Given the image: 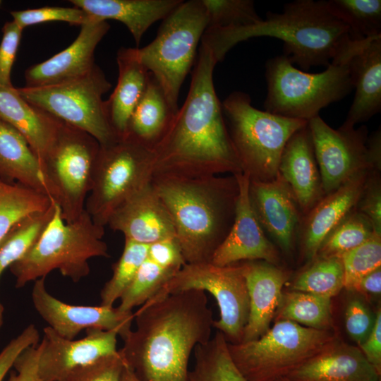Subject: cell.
Here are the masks:
<instances>
[{
	"mask_svg": "<svg viewBox=\"0 0 381 381\" xmlns=\"http://www.w3.org/2000/svg\"><path fill=\"white\" fill-rule=\"evenodd\" d=\"M361 42L349 39L326 70L317 73L296 68L283 54L267 60L265 110L308 121L322 108L345 97L353 89L349 65Z\"/></svg>",
	"mask_w": 381,
	"mask_h": 381,
	"instance_id": "5b68a950",
	"label": "cell"
},
{
	"mask_svg": "<svg viewBox=\"0 0 381 381\" xmlns=\"http://www.w3.org/2000/svg\"><path fill=\"white\" fill-rule=\"evenodd\" d=\"M277 381H289V380L286 377L282 378Z\"/></svg>",
	"mask_w": 381,
	"mask_h": 381,
	"instance_id": "11a10c76",
	"label": "cell"
},
{
	"mask_svg": "<svg viewBox=\"0 0 381 381\" xmlns=\"http://www.w3.org/2000/svg\"><path fill=\"white\" fill-rule=\"evenodd\" d=\"M208 18L207 29L246 27L260 22L251 0H202Z\"/></svg>",
	"mask_w": 381,
	"mask_h": 381,
	"instance_id": "ab89813d",
	"label": "cell"
},
{
	"mask_svg": "<svg viewBox=\"0 0 381 381\" xmlns=\"http://www.w3.org/2000/svg\"><path fill=\"white\" fill-rule=\"evenodd\" d=\"M358 346L335 340L289 373V381H380Z\"/></svg>",
	"mask_w": 381,
	"mask_h": 381,
	"instance_id": "7402d4cb",
	"label": "cell"
},
{
	"mask_svg": "<svg viewBox=\"0 0 381 381\" xmlns=\"http://www.w3.org/2000/svg\"><path fill=\"white\" fill-rule=\"evenodd\" d=\"M366 147L370 164L373 171H378L381 167V133L377 130L368 137Z\"/></svg>",
	"mask_w": 381,
	"mask_h": 381,
	"instance_id": "f5cc1de1",
	"label": "cell"
},
{
	"mask_svg": "<svg viewBox=\"0 0 381 381\" xmlns=\"http://www.w3.org/2000/svg\"><path fill=\"white\" fill-rule=\"evenodd\" d=\"M0 178L46 194L49 192L40 161L25 137L0 119Z\"/></svg>",
	"mask_w": 381,
	"mask_h": 381,
	"instance_id": "f1b7e54d",
	"label": "cell"
},
{
	"mask_svg": "<svg viewBox=\"0 0 381 381\" xmlns=\"http://www.w3.org/2000/svg\"><path fill=\"white\" fill-rule=\"evenodd\" d=\"M217 63L201 43L187 97L153 147V177L242 172L214 86Z\"/></svg>",
	"mask_w": 381,
	"mask_h": 381,
	"instance_id": "6da1fadb",
	"label": "cell"
},
{
	"mask_svg": "<svg viewBox=\"0 0 381 381\" xmlns=\"http://www.w3.org/2000/svg\"><path fill=\"white\" fill-rule=\"evenodd\" d=\"M370 171H362L326 195L310 210L303 225L302 241L308 259H313L327 236L353 212Z\"/></svg>",
	"mask_w": 381,
	"mask_h": 381,
	"instance_id": "603a6c76",
	"label": "cell"
},
{
	"mask_svg": "<svg viewBox=\"0 0 381 381\" xmlns=\"http://www.w3.org/2000/svg\"><path fill=\"white\" fill-rule=\"evenodd\" d=\"M308 125L323 193L329 194L362 171H373L368 155L365 126L334 129L319 115Z\"/></svg>",
	"mask_w": 381,
	"mask_h": 381,
	"instance_id": "5bb4252c",
	"label": "cell"
},
{
	"mask_svg": "<svg viewBox=\"0 0 381 381\" xmlns=\"http://www.w3.org/2000/svg\"><path fill=\"white\" fill-rule=\"evenodd\" d=\"M207 25L202 0L182 1L162 20L156 37L145 47L135 48L138 59L160 85L175 111L179 109L181 85L194 64Z\"/></svg>",
	"mask_w": 381,
	"mask_h": 381,
	"instance_id": "ba28073f",
	"label": "cell"
},
{
	"mask_svg": "<svg viewBox=\"0 0 381 381\" xmlns=\"http://www.w3.org/2000/svg\"><path fill=\"white\" fill-rule=\"evenodd\" d=\"M344 318L348 334L358 346L361 345L370 333L375 315L363 300L353 298L346 306Z\"/></svg>",
	"mask_w": 381,
	"mask_h": 381,
	"instance_id": "ee69618b",
	"label": "cell"
},
{
	"mask_svg": "<svg viewBox=\"0 0 381 381\" xmlns=\"http://www.w3.org/2000/svg\"><path fill=\"white\" fill-rule=\"evenodd\" d=\"M107 226L121 232L125 239L145 245L176 238L171 216L151 182L123 202Z\"/></svg>",
	"mask_w": 381,
	"mask_h": 381,
	"instance_id": "d6986e66",
	"label": "cell"
},
{
	"mask_svg": "<svg viewBox=\"0 0 381 381\" xmlns=\"http://www.w3.org/2000/svg\"><path fill=\"white\" fill-rule=\"evenodd\" d=\"M0 119L25 137L41 167L61 121L28 102L16 87L2 85H0Z\"/></svg>",
	"mask_w": 381,
	"mask_h": 381,
	"instance_id": "4316f807",
	"label": "cell"
},
{
	"mask_svg": "<svg viewBox=\"0 0 381 381\" xmlns=\"http://www.w3.org/2000/svg\"><path fill=\"white\" fill-rule=\"evenodd\" d=\"M147 258L164 268L176 271L180 270L186 264L176 238L150 244Z\"/></svg>",
	"mask_w": 381,
	"mask_h": 381,
	"instance_id": "c3c4849f",
	"label": "cell"
},
{
	"mask_svg": "<svg viewBox=\"0 0 381 381\" xmlns=\"http://www.w3.org/2000/svg\"><path fill=\"white\" fill-rule=\"evenodd\" d=\"M367 360L381 373V310L375 315L374 326L366 339L358 346Z\"/></svg>",
	"mask_w": 381,
	"mask_h": 381,
	"instance_id": "681fc988",
	"label": "cell"
},
{
	"mask_svg": "<svg viewBox=\"0 0 381 381\" xmlns=\"http://www.w3.org/2000/svg\"><path fill=\"white\" fill-rule=\"evenodd\" d=\"M2 1L0 0V5L1 4Z\"/></svg>",
	"mask_w": 381,
	"mask_h": 381,
	"instance_id": "9f6ffc18",
	"label": "cell"
},
{
	"mask_svg": "<svg viewBox=\"0 0 381 381\" xmlns=\"http://www.w3.org/2000/svg\"><path fill=\"white\" fill-rule=\"evenodd\" d=\"M332 13L349 29L353 41L381 36L380 0H329Z\"/></svg>",
	"mask_w": 381,
	"mask_h": 381,
	"instance_id": "e575fe53",
	"label": "cell"
},
{
	"mask_svg": "<svg viewBox=\"0 0 381 381\" xmlns=\"http://www.w3.org/2000/svg\"><path fill=\"white\" fill-rule=\"evenodd\" d=\"M257 37L282 40L283 55L303 71L327 67L350 39L347 26L332 13L327 1L296 0L286 4L282 13L267 12L265 19L252 25L207 29L200 43L218 63L235 45Z\"/></svg>",
	"mask_w": 381,
	"mask_h": 381,
	"instance_id": "3957f363",
	"label": "cell"
},
{
	"mask_svg": "<svg viewBox=\"0 0 381 381\" xmlns=\"http://www.w3.org/2000/svg\"><path fill=\"white\" fill-rule=\"evenodd\" d=\"M148 246L125 239L123 250L114 266L113 274L101 290V305L113 306L121 298L146 259Z\"/></svg>",
	"mask_w": 381,
	"mask_h": 381,
	"instance_id": "8d00e7d4",
	"label": "cell"
},
{
	"mask_svg": "<svg viewBox=\"0 0 381 381\" xmlns=\"http://www.w3.org/2000/svg\"><path fill=\"white\" fill-rule=\"evenodd\" d=\"M344 274L340 257H320L310 267L300 273L291 290L332 298L344 288Z\"/></svg>",
	"mask_w": 381,
	"mask_h": 381,
	"instance_id": "d590c367",
	"label": "cell"
},
{
	"mask_svg": "<svg viewBox=\"0 0 381 381\" xmlns=\"http://www.w3.org/2000/svg\"><path fill=\"white\" fill-rule=\"evenodd\" d=\"M279 174L303 211H310L322 199L323 191L308 125L287 141L280 159Z\"/></svg>",
	"mask_w": 381,
	"mask_h": 381,
	"instance_id": "d4e9b609",
	"label": "cell"
},
{
	"mask_svg": "<svg viewBox=\"0 0 381 381\" xmlns=\"http://www.w3.org/2000/svg\"><path fill=\"white\" fill-rule=\"evenodd\" d=\"M349 68L356 92L344 128H353L381 110V36L361 41Z\"/></svg>",
	"mask_w": 381,
	"mask_h": 381,
	"instance_id": "cb8c5ba5",
	"label": "cell"
},
{
	"mask_svg": "<svg viewBox=\"0 0 381 381\" xmlns=\"http://www.w3.org/2000/svg\"><path fill=\"white\" fill-rule=\"evenodd\" d=\"M177 272L164 268L146 258L119 298L118 309L131 312L133 308L143 306Z\"/></svg>",
	"mask_w": 381,
	"mask_h": 381,
	"instance_id": "f35d334b",
	"label": "cell"
},
{
	"mask_svg": "<svg viewBox=\"0 0 381 381\" xmlns=\"http://www.w3.org/2000/svg\"><path fill=\"white\" fill-rule=\"evenodd\" d=\"M353 291L365 294L380 295L381 293V267L361 278Z\"/></svg>",
	"mask_w": 381,
	"mask_h": 381,
	"instance_id": "816d5d0a",
	"label": "cell"
},
{
	"mask_svg": "<svg viewBox=\"0 0 381 381\" xmlns=\"http://www.w3.org/2000/svg\"><path fill=\"white\" fill-rule=\"evenodd\" d=\"M119 77L105 107L109 123L119 136L126 134L131 116L142 97L150 73L139 61L135 48L121 47L116 55Z\"/></svg>",
	"mask_w": 381,
	"mask_h": 381,
	"instance_id": "83f0119b",
	"label": "cell"
},
{
	"mask_svg": "<svg viewBox=\"0 0 381 381\" xmlns=\"http://www.w3.org/2000/svg\"><path fill=\"white\" fill-rule=\"evenodd\" d=\"M105 20L92 18L80 26L76 39L67 48L25 71V87L57 85L79 78L95 66V51L109 30Z\"/></svg>",
	"mask_w": 381,
	"mask_h": 381,
	"instance_id": "ac0fdd59",
	"label": "cell"
},
{
	"mask_svg": "<svg viewBox=\"0 0 381 381\" xmlns=\"http://www.w3.org/2000/svg\"><path fill=\"white\" fill-rule=\"evenodd\" d=\"M374 233L370 220L364 214L360 212L351 213L327 236L317 255L322 258L341 257L365 242Z\"/></svg>",
	"mask_w": 381,
	"mask_h": 381,
	"instance_id": "74e56055",
	"label": "cell"
},
{
	"mask_svg": "<svg viewBox=\"0 0 381 381\" xmlns=\"http://www.w3.org/2000/svg\"><path fill=\"white\" fill-rule=\"evenodd\" d=\"M56 202L45 211L30 214L16 223L0 241V277L3 272L20 260L38 239L54 216ZM4 308L0 303V327Z\"/></svg>",
	"mask_w": 381,
	"mask_h": 381,
	"instance_id": "836d02e7",
	"label": "cell"
},
{
	"mask_svg": "<svg viewBox=\"0 0 381 381\" xmlns=\"http://www.w3.org/2000/svg\"><path fill=\"white\" fill-rule=\"evenodd\" d=\"M239 265L249 297L248 318L241 341L244 342L258 339L270 327L289 274L262 260L245 261Z\"/></svg>",
	"mask_w": 381,
	"mask_h": 381,
	"instance_id": "44dd1931",
	"label": "cell"
},
{
	"mask_svg": "<svg viewBox=\"0 0 381 381\" xmlns=\"http://www.w3.org/2000/svg\"><path fill=\"white\" fill-rule=\"evenodd\" d=\"M23 30L13 20L7 21L2 28V38L0 43V85L13 87L11 80V72Z\"/></svg>",
	"mask_w": 381,
	"mask_h": 381,
	"instance_id": "f6af8a7d",
	"label": "cell"
},
{
	"mask_svg": "<svg viewBox=\"0 0 381 381\" xmlns=\"http://www.w3.org/2000/svg\"><path fill=\"white\" fill-rule=\"evenodd\" d=\"M340 258L344 267V287L353 291L361 278L381 267V234L375 232L365 242Z\"/></svg>",
	"mask_w": 381,
	"mask_h": 381,
	"instance_id": "60d3db41",
	"label": "cell"
},
{
	"mask_svg": "<svg viewBox=\"0 0 381 381\" xmlns=\"http://www.w3.org/2000/svg\"><path fill=\"white\" fill-rule=\"evenodd\" d=\"M40 334L33 325L28 326L0 352V381L13 367L16 358L28 348L37 345Z\"/></svg>",
	"mask_w": 381,
	"mask_h": 381,
	"instance_id": "bcb514c9",
	"label": "cell"
},
{
	"mask_svg": "<svg viewBox=\"0 0 381 381\" xmlns=\"http://www.w3.org/2000/svg\"><path fill=\"white\" fill-rule=\"evenodd\" d=\"M234 175L238 190L234 221L210 262L226 266L242 261L262 260L276 265L279 261L278 251L265 236L250 202L249 176L242 172Z\"/></svg>",
	"mask_w": 381,
	"mask_h": 381,
	"instance_id": "e0dca14e",
	"label": "cell"
},
{
	"mask_svg": "<svg viewBox=\"0 0 381 381\" xmlns=\"http://www.w3.org/2000/svg\"><path fill=\"white\" fill-rule=\"evenodd\" d=\"M54 202L44 193L0 178V241L16 223L47 210Z\"/></svg>",
	"mask_w": 381,
	"mask_h": 381,
	"instance_id": "d6a6232c",
	"label": "cell"
},
{
	"mask_svg": "<svg viewBox=\"0 0 381 381\" xmlns=\"http://www.w3.org/2000/svg\"><path fill=\"white\" fill-rule=\"evenodd\" d=\"M104 235V227L95 224L85 210L78 219L67 223L56 204L54 216L38 239L9 267L16 278V287L45 278L53 270L78 282L90 273V259L109 256Z\"/></svg>",
	"mask_w": 381,
	"mask_h": 381,
	"instance_id": "8992f818",
	"label": "cell"
},
{
	"mask_svg": "<svg viewBox=\"0 0 381 381\" xmlns=\"http://www.w3.org/2000/svg\"><path fill=\"white\" fill-rule=\"evenodd\" d=\"M91 16L123 23L137 46L144 33L156 21L164 19L182 0H70Z\"/></svg>",
	"mask_w": 381,
	"mask_h": 381,
	"instance_id": "484cf974",
	"label": "cell"
},
{
	"mask_svg": "<svg viewBox=\"0 0 381 381\" xmlns=\"http://www.w3.org/2000/svg\"><path fill=\"white\" fill-rule=\"evenodd\" d=\"M191 289L207 291L214 297L220 318L214 320L213 327L224 334L228 343L241 342L248 318L249 297L240 265L186 263L149 300Z\"/></svg>",
	"mask_w": 381,
	"mask_h": 381,
	"instance_id": "4fadbf2b",
	"label": "cell"
},
{
	"mask_svg": "<svg viewBox=\"0 0 381 381\" xmlns=\"http://www.w3.org/2000/svg\"><path fill=\"white\" fill-rule=\"evenodd\" d=\"M99 147V142L87 132L60 121L41 170L65 222H73L85 210Z\"/></svg>",
	"mask_w": 381,
	"mask_h": 381,
	"instance_id": "8fae6325",
	"label": "cell"
},
{
	"mask_svg": "<svg viewBox=\"0 0 381 381\" xmlns=\"http://www.w3.org/2000/svg\"><path fill=\"white\" fill-rule=\"evenodd\" d=\"M274 317L276 320H288L315 329L333 327L331 298L303 291L282 292Z\"/></svg>",
	"mask_w": 381,
	"mask_h": 381,
	"instance_id": "1f68e13d",
	"label": "cell"
},
{
	"mask_svg": "<svg viewBox=\"0 0 381 381\" xmlns=\"http://www.w3.org/2000/svg\"><path fill=\"white\" fill-rule=\"evenodd\" d=\"M153 148L128 134L100 145L85 210L95 224L104 227L114 212L151 182Z\"/></svg>",
	"mask_w": 381,
	"mask_h": 381,
	"instance_id": "30bf717a",
	"label": "cell"
},
{
	"mask_svg": "<svg viewBox=\"0 0 381 381\" xmlns=\"http://www.w3.org/2000/svg\"><path fill=\"white\" fill-rule=\"evenodd\" d=\"M111 87L104 72L95 64L88 73L73 80L16 89L34 107L87 132L100 145H105L119 137L109 123L102 99Z\"/></svg>",
	"mask_w": 381,
	"mask_h": 381,
	"instance_id": "7c38bea8",
	"label": "cell"
},
{
	"mask_svg": "<svg viewBox=\"0 0 381 381\" xmlns=\"http://www.w3.org/2000/svg\"><path fill=\"white\" fill-rule=\"evenodd\" d=\"M80 339H69L49 327L44 329L37 345V377L39 381H64L78 367L117 352L118 334L99 329L86 330Z\"/></svg>",
	"mask_w": 381,
	"mask_h": 381,
	"instance_id": "2e32d148",
	"label": "cell"
},
{
	"mask_svg": "<svg viewBox=\"0 0 381 381\" xmlns=\"http://www.w3.org/2000/svg\"><path fill=\"white\" fill-rule=\"evenodd\" d=\"M151 183L171 216L186 262H211L234 221L236 176H154Z\"/></svg>",
	"mask_w": 381,
	"mask_h": 381,
	"instance_id": "277c9868",
	"label": "cell"
},
{
	"mask_svg": "<svg viewBox=\"0 0 381 381\" xmlns=\"http://www.w3.org/2000/svg\"><path fill=\"white\" fill-rule=\"evenodd\" d=\"M13 20L23 30L28 26L51 22L63 21L71 25H83L93 17L78 7H42L11 12Z\"/></svg>",
	"mask_w": 381,
	"mask_h": 381,
	"instance_id": "b9f144b4",
	"label": "cell"
},
{
	"mask_svg": "<svg viewBox=\"0 0 381 381\" xmlns=\"http://www.w3.org/2000/svg\"><path fill=\"white\" fill-rule=\"evenodd\" d=\"M121 381H140L126 363Z\"/></svg>",
	"mask_w": 381,
	"mask_h": 381,
	"instance_id": "db71d44e",
	"label": "cell"
},
{
	"mask_svg": "<svg viewBox=\"0 0 381 381\" xmlns=\"http://www.w3.org/2000/svg\"><path fill=\"white\" fill-rule=\"evenodd\" d=\"M338 339L331 330L276 320L258 339L228 343L230 356L248 381H277Z\"/></svg>",
	"mask_w": 381,
	"mask_h": 381,
	"instance_id": "9c48e42d",
	"label": "cell"
},
{
	"mask_svg": "<svg viewBox=\"0 0 381 381\" xmlns=\"http://www.w3.org/2000/svg\"><path fill=\"white\" fill-rule=\"evenodd\" d=\"M252 209L265 229L285 252L294 246L299 222L298 205L286 182L278 176L271 181L250 180Z\"/></svg>",
	"mask_w": 381,
	"mask_h": 381,
	"instance_id": "ffe728a7",
	"label": "cell"
},
{
	"mask_svg": "<svg viewBox=\"0 0 381 381\" xmlns=\"http://www.w3.org/2000/svg\"><path fill=\"white\" fill-rule=\"evenodd\" d=\"M45 278L35 281L31 296L33 306L48 324L60 336L74 339L83 329H99L115 331L125 340L129 335L134 313L122 312L114 306H75L53 296L45 286Z\"/></svg>",
	"mask_w": 381,
	"mask_h": 381,
	"instance_id": "9a60e30c",
	"label": "cell"
},
{
	"mask_svg": "<svg viewBox=\"0 0 381 381\" xmlns=\"http://www.w3.org/2000/svg\"><path fill=\"white\" fill-rule=\"evenodd\" d=\"M124 367L125 362L118 350L115 353L76 368L64 381H121Z\"/></svg>",
	"mask_w": 381,
	"mask_h": 381,
	"instance_id": "7bdbcfd3",
	"label": "cell"
},
{
	"mask_svg": "<svg viewBox=\"0 0 381 381\" xmlns=\"http://www.w3.org/2000/svg\"><path fill=\"white\" fill-rule=\"evenodd\" d=\"M135 329L119 349L140 381H188L192 351L211 338L206 294L187 290L149 300L134 313Z\"/></svg>",
	"mask_w": 381,
	"mask_h": 381,
	"instance_id": "7a4b0ae2",
	"label": "cell"
},
{
	"mask_svg": "<svg viewBox=\"0 0 381 381\" xmlns=\"http://www.w3.org/2000/svg\"><path fill=\"white\" fill-rule=\"evenodd\" d=\"M356 207L370 220L375 232L381 234V186L377 176L368 177Z\"/></svg>",
	"mask_w": 381,
	"mask_h": 381,
	"instance_id": "7dc6e473",
	"label": "cell"
},
{
	"mask_svg": "<svg viewBox=\"0 0 381 381\" xmlns=\"http://www.w3.org/2000/svg\"><path fill=\"white\" fill-rule=\"evenodd\" d=\"M176 112L150 73L146 89L129 119L126 134L153 148Z\"/></svg>",
	"mask_w": 381,
	"mask_h": 381,
	"instance_id": "f546056e",
	"label": "cell"
},
{
	"mask_svg": "<svg viewBox=\"0 0 381 381\" xmlns=\"http://www.w3.org/2000/svg\"><path fill=\"white\" fill-rule=\"evenodd\" d=\"M37 353L35 348L25 349L15 361L13 367L17 374L12 373L8 381H39L36 370Z\"/></svg>",
	"mask_w": 381,
	"mask_h": 381,
	"instance_id": "f907efd6",
	"label": "cell"
},
{
	"mask_svg": "<svg viewBox=\"0 0 381 381\" xmlns=\"http://www.w3.org/2000/svg\"><path fill=\"white\" fill-rule=\"evenodd\" d=\"M222 109L242 173L250 180L274 179L287 141L308 121L260 110L248 94L239 91L231 92Z\"/></svg>",
	"mask_w": 381,
	"mask_h": 381,
	"instance_id": "52a82bcc",
	"label": "cell"
},
{
	"mask_svg": "<svg viewBox=\"0 0 381 381\" xmlns=\"http://www.w3.org/2000/svg\"><path fill=\"white\" fill-rule=\"evenodd\" d=\"M193 353L188 381H248L234 363L222 332L217 331L207 342L198 344Z\"/></svg>",
	"mask_w": 381,
	"mask_h": 381,
	"instance_id": "4dcf8cb0",
	"label": "cell"
}]
</instances>
